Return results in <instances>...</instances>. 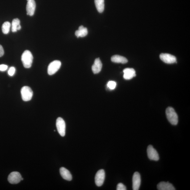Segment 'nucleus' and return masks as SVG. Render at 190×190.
<instances>
[{
    "label": "nucleus",
    "instance_id": "f257e3e1",
    "mask_svg": "<svg viewBox=\"0 0 190 190\" xmlns=\"http://www.w3.org/2000/svg\"><path fill=\"white\" fill-rule=\"evenodd\" d=\"M33 57L31 52L28 50H26L23 52L21 60L25 68H29L31 67L33 62Z\"/></svg>",
    "mask_w": 190,
    "mask_h": 190
},
{
    "label": "nucleus",
    "instance_id": "f03ea898",
    "mask_svg": "<svg viewBox=\"0 0 190 190\" xmlns=\"http://www.w3.org/2000/svg\"><path fill=\"white\" fill-rule=\"evenodd\" d=\"M166 115L167 119L172 125H175L178 123V117L177 114L173 108L168 107L166 110Z\"/></svg>",
    "mask_w": 190,
    "mask_h": 190
},
{
    "label": "nucleus",
    "instance_id": "7ed1b4c3",
    "mask_svg": "<svg viewBox=\"0 0 190 190\" xmlns=\"http://www.w3.org/2000/svg\"><path fill=\"white\" fill-rule=\"evenodd\" d=\"M21 96L23 101L27 102L30 101L33 96V91L28 86H25L21 89Z\"/></svg>",
    "mask_w": 190,
    "mask_h": 190
},
{
    "label": "nucleus",
    "instance_id": "20e7f679",
    "mask_svg": "<svg viewBox=\"0 0 190 190\" xmlns=\"http://www.w3.org/2000/svg\"><path fill=\"white\" fill-rule=\"evenodd\" d=\"M61 63L59 60H55L50 63L48 68V73L49 75H52L59 70Z\"/></svg>",
    "mask_w": 190,
    "mask_h": 190
},
{
    "label": "nucleus",
    "instance_id": "39448f33",
    "mask_svg": "<svg viewBox=\"0 0 190 190\" xmlns=\"http://www.w3.org/2000/svg\"><path fill=\"white\" fill-rule=\"evenodd\" d=\"M56 126L58 133L61 136L64 137L66 133V124L62 118H57L56 121Z\"/></svg>",
    "mask_w": 190,
    "mask_h": 190
},
{
    "label": "nucleus",
    "instance_id": "423d86ee",
    "mask_svg": "<svg viewBox=\"0 0 190 190\" xmlns=\"http://www.w3.org/2000/svg\"><path fill=\"white\" fill-rule=\"evenodd\" d=\"M147 156L151 160L157 161L159 160V156L156 150L151 145L148 146L147 149Z\"/></svg>",
    "mask_w": 190,
    "mask_h": 190
},
{
    "label": "nucleus",
    "instance_id": "0eeeda50",
    "mask_svg": "<svg viewBox=\"0 0 190 190\" xmlns=\"http://www.w3.org/2000/svg\"><path fill=\"white\" fill-rule=\"evenodd\" d=\"M105 179V172L103 170H99L96 174L95 182L96 185L100 187L103 184Z\"/></svg>",
    "mask_w": 190,
    "mask_h": 190
},
{
    "label": "nucleus",
    "instance_id": "6e6552de",
    "mask_svg": "<svg viewBox=\"0 0 190 190\" xmlns=\"http://www.w3.org/2000/svg\"><path fill=\"white\" fill-rule=\"evenodd\" d=\"M20 174L17 171H14L11 173L8 177V180L9 183L12 184H17L21 180Z\"/></svg>",
    "mask_w": 190,
    "mask_h": 190
},
{
    "label": "nucleus",
    "instance_id": "1a4fd4ad",
    "mask_svg": "<svg viewBox=\"0 0 190 190\" xmlns=\"http://www.w3.org/2000/svg\"><path fill=\"white\" fill-rule=\"evenodd\" d=\"M160 57L163 62L167 64H172L176 62V57L170 54L162 53L160 54Z\"/></svg>",
    "mask_w": 190,
    "mask_h": 190
},
{
    "label": "nucleus",
    "instance_id": "9d476101",
    "mask_svg": "<svg viewBox=\"0 0 190 190\" xmlns=\"http://www.w3.org/2000/svg\"><path fill=\"white\" fill-rule=\"evenodd\" d=\"M141 178L140 175L138 172L133 174V190H138L140 187Z\"/></svg>",
    "mask_w": 190,
    "mask_h": 190
},
{
    "label": "nucleus",
    "instance_id": "9b49d317",
    "mask_svg": "<svg viewBox=\"0 0 190 190\" xmlns=\"http://www.w3.org/2000/svg\"><path fill=\"white\" fill-rule=\"evenodd\" d=\"M36 6V3L34 0H31L28 1L26 6L27 14L30 16H33L35 13Z\"/></svg>",
    "mask_w": 190,
    "mask_h": 190
},
{
    "label": "nucleus",
    "instance_id": "f8f14e48",
    "mask_svg": "<svg viewBox=\"0 0 190 190\" xmlns=\"http://www.w3.org/2000/svg\"><path fill=\"white\" fill-rule=\"evenodd\" d=\"M124 79L126 80L130 79L135 77L136 76V72L133 68H127L123 70Z\"/></svg>",
    "mask_w": 190,
    "mask_h": 190
},
{
    "label": "nucleus",
    "instance_id": "ddd939ff",
    "mask_svg": "<svg viewBox=\"0 0 190 190\" xmlns=\"http://www.w3.org/2000/svg\"><path fill=\"white\" fill-rule=\"evenodd\" d=\"M157 188L159 190H175V187L172 184L169 183L168 182H161L157 184Z\"/></svg>",
    "mask_w": 190,
    "mask_h": 190
},
{
    "label": "nucleus",
    "instance_id": "4468645a",
    "mask_svg": "<svg viewBox=\"0 0 190 190\" xmlns=\"http://www.w3.org/2000/svg\"><path fill=\"white\" fill-rule=\"evenodd\" d=\"M102 67V63L99 58L95 60L92 66V70L95 74L99 73L101 71Z\"/></svg>",
    "mask_w": 190,
    "mask_h": 190
},
{
    "label": "nucleus",
    "instance_id": "2eb2a0df",
    "mask_svg": "<svg viewBox=\"0 0 190 190\" xmlns=\"http://www.w3.org/2000/svg\"><path fill=\"white\" fill-rule=\"evenodd\" d=\"M60 173L62 178L67 181L72 180V177L70 171L64 167L60 169Z\"/></svg>",
    "mask_w": 190,
    "mask_h": 190
},
{
    "label": "nucleus",
    "instance_id": "dca6fc26",
    "mask_svg": "<svg viewBox=\"0 0 190 190\" xmlns=\"http://www.w3.org/2000/svg\"><path fill=\"white\" fill-rule=\"evenodd\" d=\"M88 34V29L84 27L83 25L79 26V29L76 30L75 32V35L78 38L79 37H85Z\"/></svg>",
    "mask_w": 190,
    "mask_h": 190
},
{
    "label": "nucleus",
    "instance_id": "f3484780",
    "mask_svg": "<svg viewBox=\"0 0 190 190\" xmlns=\"http://www.w3.org/2000/svg\"><path fill=\"white\" fill-rule=\"evenodd\" d=\"M111 60L113 62L121 63L123 64H124L128 62V60L125 57L119 55H115L112 56L111 58Z\"/></svg>",
    "mask_w": 190,
    "mask_h": 190
},
{
    "label": "nucleus",
    "instance_id": "a211bd4d",
    "mask_svg": "<svg viewBox=\"0 0 190 190\" xmlns=\"http://www.w3.org/2000/svg\"><path fill=\"white\" fill-rule=\"evenodd\" d=\"M21 28L20 20L17 18L13 20L12 22V31L13 32H16L17 30H20Z\"/></svg>",
    "mask_w": 190,
    "mask_h": 190
},
{
    "label": "nucleus",
    "instance_id": "6ab92c4d",
    "mask_svg": "<svg viewBox=\"0 0 190 190\" xmlns=\"http://www.w3.org/2000/svg\"><path fill=\"white\" fill-rule=\"evenodd\" d=\"M95 5L97 11L102 13L104 10V0H94Z\"/></svg>",
    "mask_w": 190,
    "mask_h": 190
},
{
    "label": "nucleus",
    "instance_id": "aec40b11",
    "mask_svg": "<svg viewBox=\"0 0 190 190\" xmlns=\"http://www.w3.org/2000/svg\"><path fill=\"white\" fill-rule=\"evenodd\" d=\"M11 24L9 22H5L2 26V30L4 34H7L9 32Z\"/></svg>",
    "mask_w": 190,
    "mask_h": 190
},
{
    "label": "nucleus",
    "instance_id": "412c9836",
    "mask_svg": "<svg viewBox=\"0 0 190 190\" xmlns=\"http://www.w3.org/2000/svg\"><path fill=\"white\" fill-rule=\"evenodd\" d=\"M108 88L111 90L114 89L116 86V83L114 81H110L107 84Z\"/></svg>",
    "mask_w": 190,
    "mask_h": 190
},
{
    "label": "nucleus",
    "instance_id": "4be33fe9",
    "mask_svg": "<svg viewBox=\"0 0 190 190\" xmlns=\"http://www.w3.org/2000/svg\"><path fill=\"white\" fill-rule=\"evenodd\" d=\"M16 71L15 68L14 67H11L8 71V74L10 76L14 75Z\"/></svg>",
    "mask_w": 190,
    "mask_h": 190
},
{
    "label": "nucleus",
    "instance_id": "5701e85b",
    "mask_svg": "<svg viewBox=\"0 0 190 190\" xmlns=\"http://www.w3.org/2000/svg\"><path fill=\"white\" fill-rule=\"evenodd\" d=\"M117 190H126V188L124 185L122 183H118L117 187Z\"/></svg>",
    "mask_w": 190,
    "mask_h": 190
},
{
    "label": "nucleus",
    "instance_id": "b1692460",
    "mask_svg": "<svg viewBox=\"0 0 190 190\" xmlns=\"http://www.w3.org/2000/svg\"><path fill=\"white\" fill-rule=\"evenodd\" d=\"M8 68L7 66L5 65H0V71H5L7 70Z\"/></svg>",
    "mask_w": 190,
    "mask_h": 190
},
{
    "label": "nucleus",
    "instance_id": "393cba45",
    "mask_svg": "<svg viewBox=\"0 0 190 190\" xmlns=\"http://www.w3.org/2000/svg\"><path fill=\"white\" fill-rule=\"evenodd\" d=\"M4 54V51L3 47L0 44V57L3 56Z\"/></svg>",
    "mask_w": 190,
    "mask_h": 190
},
{
    "label": "nucleus",
    "instance_id": "a878e982",
    "mask_svg": "<svg viewBox=\"0 0 190 190\" xmlns=\"http://www.w3.org/2000/svg\"><path fill=\"white\" fill-rule=\"evenodd\" d=\"M23 179L22 178H21V180H23Z\"/></svg>",
    "mask_w": 190,
    "mask_h": 190
},
{
    "label": "nucleus",
    "instance_id": "bb28decb",
    "mask_svg": "<svg viewBox=\"0 0 190 190\" xmlns=\"http://www.w3.org/2000/svg\"><path fill=\"white\" fill-rule=\"evenodd\" d=\"M27 1H31V0H27Z\"/></svg>",
    "mask_w": 190,
    "mask_h": 190
}]
</instances>
